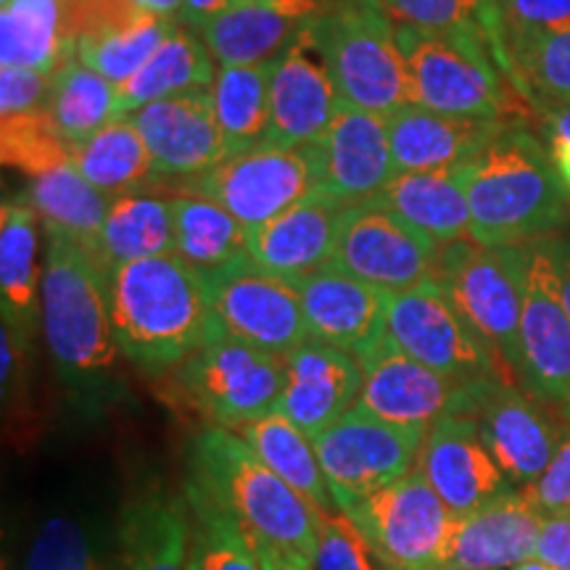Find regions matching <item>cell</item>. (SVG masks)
Returning <instances> with one entry per match:
<instances>
[{"label": "cell", "mask_w": 570, "mask_h": 570, "mask_svg": "<svg viewBox=\"0 0 570 570\" xmlns=\"http://www.w3.org/2000/svg\"><path fill=\"white\" fill-rule=\"evenodd\" d=\"M185 489L227 512L259 560L285 570H315L317 510L235 431L206 425L196 433L188 446Z\"/></svg>", "instance_id": "6da1fadb"}, {"label": "cell", "mask_w": 570, "mask_h": 570, "mask_svg": "<svg viewBox=\"0 0 570 570\" xmlns=\"http://www.w3.org/2000/svg\"><path fill=\"white\" fill-rule=\"evenodd\" d=\"M294 288L302 298L309 338L362 356L386 333L389 294L344 269L320 267L294 281Z\"/></svg>", "instance_id": "603a6c76"}, {"label": "cell", "mask_w": 570, "mask_h": 570, "mask_svg": "<svg viewBox=\"0 0 570 570\" xmlns=\"http://www.w3.org/2000/svg\"><path fill=\"white\" fill-rule=\"evenodd\" d=\"M188 194L212 198L246 230L265 225L317 190L315 159L309 148L265 146L233 154L209 173L185 185Z\"/></svg>", "instance_id": "5bb4252c"}, {"label": "cell", "mask_w": 570, "mask_h": 570, "mask_svg": "<svg viewBox=\"0 0 570 570\" xmlns=\"http://www.w3.org/2000/svg\"><path fill=\"white\" fill-rule=\"evenodd\" d=\"M512 570H554L552 566H547V562H541L539 558H531V560H525V562H520L518 568H512Z\"/></svg>", "instance_id": "6f0895ef"}, {"label": "cell", "mask_w": 570, "mask_h": 570, "mask_svg": "<svg viewBox=\"0 0 570 570\" xmlns=\"http://www.w3.org/2000/svg\"><path fill=\"white\" fill-rule=\"evenodd\" d=\"M520 389L570 423V317L541 240L529 244L525 262Z\"/></svg>", "instance_id": "2e32d148"}, {"label": "cell", "mask_w": 570, "mask_h": 570, "mask_svg": "<svg viewBox=\"0 0 570 570\" xmlns=\"http://www.w3.org/2000/svg\"><path fill=\"white\" fill-rule=\"evenodd\" d=\"M0 156L6 167L19 169L32 180L63 161H71V146L61 138L42 106L27 114L0 117Z\"/></svg>", "instance_id": "ee69618b"}, {"label": "cell", "mask_w": 570, "mask_h": 570, "mask_svg": "<svg viewBox=\"0 0 570 570\" xmlns=\"http://www.w3.org/2000/svg\"><path fill=\"white\" fill-rule=\"evenodd\" d=\"M24 198L40 217L42 230L67 235L96 254L98 233L114 198L85 180L75 161H63L32 177Z\"/></svg>", "instance_id": "836d02e7"}, {"label": "cell", "mask_w": 570, "mask_h": 570, "mask_svg": "<svg viewBox=\"0 0 570 570\" xmlns=\"http://www.w3.org/2000/svg\"><path fill=\"white\" fill-rule=\"evenodd\" d=\"M262 562V570H285V568H275L273 562H265V560H259Z\"/></svg>", "instance_id": "91938a15"}, {"label": "cell", "mask_w": 570, "mask_h": 570, "mask_svg": "<svg viewBox=\"0 0 570 570\" xmlns=\"http://www.w3.org/2000/svg\"><path fill=\"white\" fill-rule=\"evenodd\" d=\"M541 246H544L547 256H550L560 302L570 317V238H544Z\"/></svg>", "instance_id": "db71d44e"}, {"label": "cell", "mask_w": 570, "mask_h": 570, "mask_svg": "<svg viewBox=\"0 0 570 570\" xmlns=\"http://www.w3.org/2000/svg\"><path fill=\"white\" fill-rule=\"evenodd\" d=\"M396 40L407 63L412 104L452 117L523 122L520 96L487 42H470L396 24Z\"/></svg>", "instance_id": "8992f818"}, {"label": "cell", "mask_w": 570, "mask_h": 570, "mask_svg": "<svg viewBox=\"0 0 570 570\" xmlns=\"http://www.w3.org/2000/svg\"><path fill=\"white\" fill-rule=\"evenodd\" d=\"M122 570H188L190 512L185 494L154 489L127 502L117 520Z\"/></svg>", "instance_id": "f1b7e54d"}, {"label": "cell", "mask_w": 570, "mask_h": 570, "mask_svg": "<svg viewBox=\"0 0 570 570\" xmlns=\"http://www.w3.org/2000/svg\"><path fill=\"white\" fill-rule=\"evenodd\" d=\"M525 246H481L473 238L441 246L436 281L502 370L520 386V317L525 298Z\"/></svg>", "instance_id": "5b68a950"}, {"label": "cell", "mask_w": 570, "mask_h": 570, "mask_svg": "<svg viewBox=\"0 0 570 570\" xmlns=\"http://www.w3.org/2000/svg\"><path fill=\"white\" fill-rule=\"evenodd\" d=\"M119 352L146 375H169L209 336V283L180 254L106 269Z\"/></svg>", "instance_id": "3957f363"}, {"label": "cell", "mask_w": 570, "mask_h": 570, "mask_svg": "<svg viewBox=\"0 0 570 570\" xmlns=\"http://www.w3.org/2000/svg\"><path fill=\"white\" fill-rule=\"evenodd\" d=\"M360 394V360L344 348L306 338L285 356V386L277 412L312 439L356 407Z\"/></svg>", "instance_id": "7402d4cb"}, {"label": "cell", "mask_w": 570, "mask_h": 570, "mask_svg": "<svg viewBox=\"0 0 570 570\" xmlns=\"http://www.w3.org/2000/svg\"><path fill=\"white\" fill-rule=\"evenodd\" d=\"M441 246L375 198L346 206L331 265L360 277L383 294L431 281Z\"/></svg>", "instance_id": "4fadbf2b"}, {"label": "cell", "mask_w": 570, "mask_h": 570, "mask_svg": "<svg viewBox=\"0 0 570 570\" xmlns=\"http://www.w3.org/2000/svg\"><path fill=\"white\" fill-rule=\"evenodd\" d=\"M544 518L520 489H510L470 515L454 518L441 562L468 570H512L537 558Z\"/></svg>", "instance_id": "cb8c5ba5"}, {"label": "cell", "mask_w": 570, "mask_h": 570, "mask_svg": "<svg viewBox=\"0 0 570 570\" xmlns=\"http://www.w3.org/2000/svg\"><path fill=\"white\" fill-rule=\"evenodd\" d=\"M375 202L431 235L439 246L470 238V204L462 167L441 173H399Z\"/></svg>", "instance_id": "4dcf8cb0"}, {"label": "cell", "mask_w": 570, "mask_h": 570, "mask_svg": "<svg viewBox=\"0 0 570 570\" xmlns=\"http://www.w3.org/2000/svg\"><path fill=\"white\" fill-rule=\"evenodd\" d=\"M386 333L404 354L454 383H473L502 370L436 281L389 294ZM510 383V381H508Z\"/></svg>", "instance_id": "7c38bea8"}, {"label": "cell", "mask_w": 570, "mask_h": 570, "mask_svg": "<svg viewBox=\"0 0 570 570\" xmlns=\"http://www.w3.org/2000/svg\"><path fill=\"white\" fill-rule=\"evenodd\" d=\"M169 206L175 225V254H180L198 273H223L248 259V230L225 206L188 190L169 196Z\"/></svg>", "instance_id": "e575fe53"}, {"label": "cell", "mask_w": 570, "mask_h": 570, "mask_svg": "<svg viewBox=\"0 0 570 570\" xmlns=\"http://www.w3.org/2000/svg\"><path fill=\"white\" fill-rule=\"evenodd\" d=\"M315 570H386L346 512H317Z\"/></svg>", "instance_id": "bcb514c9"}, {"label": "cell", "mask_w": 570, "mask_h": 570, "mask_svg": "<svg viewBox=\"0 0 570 570\" xmlns=\"http://www.w3.org/2000/svg\"><path fill=\"white\" fill-rule=\"evenodd\" d=\"M235 433L252 446L256 458L275 475H281L291 489L298 491L317 512L338 510L312 439L298 431L288 417L281 412H269L265 417L240 425Z\"/></svg>", "instance_id": "d590c367"}, {"label": "cell", "mask_w": 570, "mask_h": 570, "mask_svg": "<svg viewBox=\"0 0 570 570\" xmlns=\"http://www.w3.org/2000/svg\"><path fill=\"white\" fill-rule=\"evenodd\" d=\"M214 75H217V61L212 59L202 35L177 21L173 35L146 61V67L119 85V117H130L132 111L161 98L212 88Z\"/></svg>", "instance_id": "1f68e13d"}, {"label": "cell", "mask_w": 570, "mask_h": 570, "mask_svg": "<svg viewBox=\"0 0 570 570\" xmlns=\"http://www.w3.org/2000/svg\"><path fill=\"white\" fill-rule=\"evenodd\" d=\"M42 333L71 404L90 415L119 399L117 336L109 315L106 267L77 240L46 233Z\"/></svg>", "instance_id": "7a4b0ae2"}, {"label": "cell", "mask_w": 570, "mask_h": 570, "mask_svg": "<svg viewBox=\"0 0 570 570\" xmlns=\"http://www.w3.org/2000/svg\"><path fill=\"white\" fill-rule=\"evenodd\" d=\"M512 0H479L483 24H487L491 51H494V59L499 69L504 71V77L510 80V61H508V46H504V19H508Z\"/></svg>", "instance_id": "f5cc1de1"}, {"label": "cell", "mask_w": 570, "mask_h": 570, "mask_svg": "<svg viewBox=\"0 0 570 570\" xmlns=\"http://www.w3.org/2000/svg\"><path fill=\"white\" fill-rule=\"evenodd\" d=\"M71 161L85 180L111 198L156 180L151 154L130 117L114 119L101 132L71 148Z\"/></svg>", "instance_id": "60d3db41"}, {"label": "cell", "mask_w": 570, "mask_h": 570, "mask_svg": "<svg viewBox=\"0 0 570 570\" xmlns=\"http://www.w3.org/2000/svg\"><path fill=\"white\" fill-rule=\"evenodd\" d=\"M75 56V0H11L0 9V67L53 77Z\"/></svg>", "instance_id": "f546056e"}, {"label": "cell", "mask_w": 570, "mask_h": 570, "mask_svg": "<svg viewBox=\"0 0 570 570\" xmlns=\"http://www.w3.org/2000/svg\"><path fill=\"white\" fill-rule=\"evenodd\" d=\"M449 412L475 420L491 458L515 487L537 481L566 439L550 407L499 375L462 383Z\"/></svg>", "instance_id": "9c48e42d"}, {"label": "cell", "mask_w": 570, "mask_h": 570, "mask_svg": "<svg viewBox=\"0 0 570 570\" xmlns=\"http://www.w3.org/2000/svg\"><path fill=\"white\" fill-rule=\"evenodd\" d=\"M344 209L336 198L315 190L265 225L248 230V259L288 283L327 267Z\"/></svg>", "instance_id": "d4e9b609"}, {"label": "cell", "mask_w": 570, "mask_h": 570, "mask_svg": "<svg viewBox=\"0 0 570 570\" xmlns=\"http://www.w3.org/2000/svg\"><path fill=\"white\" fill-rule=\"evenodd\" d=\"M508 61L510 82L529 106L570 101V24L508 35Z\"/></svg>", "instance_id": "b9f144b4"}, {"label": "cell", "mask_w": 570, "mask_h": 570, "mask_svg": "<svg viewBox=\"0 0 570 570\" xmlns=\"http://www.w3.org/2000/svg\"><path fill=\"white\" fill-rule=\"evenodd\" d=\"M425 570H468V568H458V566H444V562H439V566H431Z\"/></svg>", "instance_id": "680465c9"}, {"label": "cell", "mask_w": 570, "mask_h": 570, "mask_svg": "<svg viewBox=\"0 0 570 570\" xmlns=\"http://www.w3.org/2000/svg\"><path fill=\"white\" fill-rule=\"evenodd\" d=\"M127 3L140 11L156 13V17H169L177 21H180V13H183V0H127Z\"/></svg>", "instance_id": "9f6ffc18"}, {"label": "cell", "mask_w": 570, "mask_h": 570, "mask_svg": "<svg viewBox=\"0 0 570 570\" xmlns=\"http://www.w3.org/2000/svg\"><path fill=\"white\" fill-rule=\"evenodd\" d=\"M377 3L396 24L470 42H487L491 48L479 0H377Z\"/></svg>", "instance_id": "f6af8a7d"}, {"label": "cell", "mask_w": 570, "mask_h": 570, "mask_svg": "<svg viewBox=\"0 0 570 570\" xmlns=\"http://www.w3.org/2000/svg\"><path fill=\"white\" fill-rule=\"evenodd\" d=\"M537 558L554 570H570V515L544 518Z\"/></svg>", "instance_id": "816d5d0a"}, {"label": "cell", "mask_w": 570, "mask_h": 570, "mask_svg": "<svg viewBox=\"0 0 570 570\" xmlns=\"http://www.w3.org/2000/svg\"><path fill=\"white\" fill-rule=\"evenodd\" d=\"M273 67L275 61L254 63V67H217L212 101L227 156L252 151L267 142L273 125V104H269Z\"/></svg>", "instance_id": "8d00e7d4"}, {"label": "cell", "mask_w": 570, "mask_h": 570, "mask_svg": "<svg viewBox=\"0 0 570 570\" xmlns=\"http://www.w3.org/2000/svg\"><path fill=\"white\" fill-rule=\"evenodd\" d=\"M325 6L327 0H235L198 35L217 67L269 63Z\"/></svg>", "instance_id": "484cf974"}, {"label": "cell", "mask_w": 570, "mask_h": 570, "mask_svg": "<svg viewBox=\"0 0 570 570\" xmlns=\"http://www.w3.org/2000/svg\"><path fill=\"white\" fill-rule=\"evenodd\" d=\"M470 238L481 246H525L554 238L570 223V190L547 146L512 122L462 167Z\"/></svg>", "instance_id": "277c9868"}, {"label": "cell", "mask_w": 570, "mask_h": 570, "mask_svg": "<svg viewBox=\"0 0 570 570\" xmlns=\"http://www.w3.org/2000/svg\"><path fill=\"white\" fill-rule=\"evenodd\" d=\"M315 32L341 101L381 117L412 104L396 21L377 0H327Z\"/></svg>", "instance_id": "52a82bcc"}, {"label": "cell", "mask_w": 570, "mask_h": 570, "mask_svg": "<svg viewBox=\"0 0 570 570\" xmlns=\"http://www.w3.org/2000/svg\"><path fill=\"white\" fill-rule=\"evenodd\" d=\"M40 217L24 196L0 206V312L3 323L32 344L42 327V273L38 269Z\"/></svg>", "instance_id": "83f0119b"}, {"label": "cell", "mask_w": 570, "mask_h": 570, "mask_svg": "<svg viewBox=\"0 0 570 570\" xmlns=\"http://www.w3.org/2000/svg\"><path fill=\"white\" fill-rule=\"evenodd\" d=\"M510 125V119L452 117L415 104L402 106L386 117L396 175L465 167Z\"/></svg>", "instance_id": "4316f807"}, {"label": "cell", "mask_w": 570, "mask_h": 570, "mask_svg": "<svg viewBox=\"0 0 570 570\" xmlns=\"http://www.w3.org/2000/svg\"><path fill=\"white\" fill-rule=\"evenodd\" d=\"M269 104H273L269 146H312L336 117L341 92L320 48L315 21L306 24L275 59Z\"/></svg>", "instance_id": "d6986e66"}, {"label": "cell", "mask_w": 570, "mask_h": 570, "mask_svg": "<svg viewBox=\"0 0 570 570\" xmlns=\"http://www.w3.org/2000/svg\"><path fill=\"white\" fill-rule=\"evenodd\" d=\"M317 190L352 206L381 196L396 177L386 117L341 101L327 130L312 142Z\"/></svg>", "instance_id": "e0dca14e"}, {"label": "cell", "mask_w": 570, "mask_h": 570, "mask_svg": "<svg viewBox=\"0 0 570 570\" xmlns=\"http://www.w3.org/2000/svg\"><path fill=\"white\" fill-rule=\"evenodd\" d=\"M570 24V0H512L504 19V46L512 32H544Z\"/></svg>", "instance_id": "f907efd6"}, {"label": "cell", "mask_w": 570, "mask_h": 570, "mask_svg": "<svg viewBox=\"0 0 570 570\" xmlns=\"http://www.w3.org/2000/svg\"><path fill=\"white\" fill-rule=\"evenodd\" d=\"M204 277L209 283L212 323L227 336L277 356H288L309 338L294 283L265 273L252 259Z\"/></svg>", "instance_id": "9a60e30c"}, {"label": "cell", "mask_w": 570, "mask_h": 570, "mask_svg": "<svg viewBox=\"0 0 570 570\" xmlns=\"http://www.w3.org/2000/svg\"><path fill=\"white\" fill-rule=\"evenodd\" d=\"M51 90V75L24 67H0V117L42 109Z\"/></svg>", "instance_id": "c3c4849f"}, {"label": "cell", "mask_w": 570, "mask_h": 570, "mask_svg": "<svg viewBox=\"0 0 570 570\" xmlns=\"http://www.w3.org/2000/svg\"><path fill=\"white\" fill-rule=\"evenodd\" d=\"M175 254V225L169 198L148 188L114 196L98 233L96 256L106 269L127 262Z\"/></svg>", "instance_id": "d6a6232c"}, {"label": "cell", "mask_w": 570, "mask_h": 570, "mask_svg": "<svg viewBox=\"0 0 570 570\" xmlns=\"http://www.w3.org/2000/svg\"><path fill=\"white\" fill-rule=\"evenodd\" d=\"M24 570H122L117 529L67 512L46 518L27 552Z\"/></svg>", "instance_id": "f35d334b"}, {"label": "cell", "mask_w": 570, "mask_h": 570, "mask_svg": "<svg viewBox=\"0 0 570 570\" xmlns=\"http://www.w3.org/2000/svg\"><path fill=\"white\" fill-rule=\"evenodd\" d=\"M346 515L386 570L439 566L454 520L417 468L356 502Z\"/></svg>", "instance_id": "8fae6325"}, {"label": "cell", "mask_w": 570, "mask_h": 570, "mask_svg": "<svg viewBox=\"0 0 570 570\" xmlns=\"http://www.w3.org/2000/svg\"><path fill=\"white\" fill-rule=\"evenodd\" d=\"M46 111L75 148L119 119V88L75 56L51 77Z\"/></svg>", "instance_id": "74e56055"}, {"label": "cell", "mask_w": 570, "mask_h": 570, "mask_svg": "<svg viewBox=\"0 0 570 570\" xmlns=\"http://www.w3.org/2000/svg\"><path fill=\"white\" fill-rule=\"evenodd\" d=\"M425 433V428L396 425L352 407L344 417L312 436L338 510H352L373 491L415 470Z\"/></svg>", "instance_id": "30bf717a"}, {"label": "cell", "mask_w": 570, "mask_h": 570, "mask_svg": "<svg viewBox=\"0 0 570 570\" xmlns=\"http://www.w3.org/2000/svg\"><path fill=\"white\" fill-rule=\"evenodd\" d=\"M183 494L190 512L188 570H262L244 531L227 512L194 489Z\"/></svg>", "instance_id": "7bdbcfd3"}, {"label": "cell", "mask_w": 570, "mask_h": 570, "mask_svg": "<svg viewBox=\"0 0 570 570\" xmlns=\"http://www.w3.org/2000/svg\"><path fill=\"white\" fill-rule=\"evenodd\" d=\"M356 360L362 365V394L356 407L370 415L428 431L452 410L460 383L420 365L389 338V333Z\"/></svg>", "instance_id": "44dd1931"}, {"label": "cell", "mask_w": 570, "mask_h": 570, "mask_svg": "<svg viewBox=\"0 0 570 570\" xmlns=\"http://www.w3.org/2000/svg\"><path fill=\"white\" fill-rule=\"evenodd\" d=\"M233 3L235 0H183L180 21L188 24L190 30L202 32L214 17H219V13L230 9Z\"/></svg>", "instance_id": "11a10c76"}, {"label": "cell", "mask_w": 570, "mask_h": 570, "mask_svg": "<svg viewBox=\"0 0 570 570\" xmlns=\"http://www.w3.org/2000/svg\"><path fill=\"white\" fill-rule=\"evenodd\" d=\"M415 468L454 518L470 515L512 489V481L483 444L475 420L454 412L428 428Z\"/></svg>", "instance_id": "ffe728a7"}, {"label": "cell", "mask_w": 570, "mask_h": 570, "mask_svg": "<svg viewBox=\"0 0 570 570\" xmlns=\"http://www.w3.org/2000/svg\"><path fill=\"white\" fill-rule=\"evenodd\" d=\"M130 122L146 140L156 180L188 185L227 159L212 88L146 104Z\"/></svg>", "instance_id": "ac0fdd59"}, {"label": "cell", "mask_w": 570, "mask_h": 570, "mask_svg": "<svg viewBox=\"0 0 570 570\" xmlns=\"http://www.w3.org/2000/svg\"><path fill=\"white\" fill-rule=\"evenodd\" d=\"M520 491L541 518L570 515V431H566V439L560 441L544 473L529 487H520Z\"/></svg>", "instance_id": "7dc6e473"}, {"label": "cell", "mask_w": 570, "mask_h": 570, "mask_svg": "<svg viewBox=\"0 0 570 570\" xmlns=\"http://www.w3.org/2000/svg\"><path fill=\"white\" fill-rule=\"evenodd\" d=\"M177 402L214 428L238 431L277 412L285 386V356L227 336L212 323L209 336L173 373Z\"/></svg>", "instance_id": "ba28073f"}, {"label": "cell", "mask_w": 570, "mask_h": 570, "mask_svg": "<svg viewBox=\"0 0 570 570\" xmlns=\"http://www.w3.org/2000/svg\"><path fill=\"white\" fill-rule=\"evenodd\" d=\"M175 27L177 19L135 9L101 30L82 35L77 40V59L119 88L146 67V61L159 51Z\"/></svg>", "instance_id": "ab89813d"}, {"label": "cell", "mask_w": 570, "mask_h": 570, "mask_svg": "<svg viewBox=\"0 0 570 570\" xmlns=\"http://www.w3.org/2000/svg\"><path fill=\"white\" fill-rule=\"evenodd\" d=\"M531 109L539 119L554 169L570 190V101H537Z\"/></svg>", "instance_id": "681fc988"}]
</instances>
